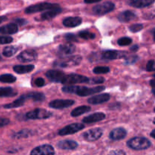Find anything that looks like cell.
Returning a JSON list of instances; mask_svg holds the SVG:
<instances>
[{
	"instance_id": "6da1fadb",
	"label": "cell",
	"mask_w": 155,
	"mask_h": 155,
	"mask_svg": "<svg viewBox=\"0 0 155 155\" xmlns=\"http://www.w3.org/2000/svg\"><path fill=\"white\" fill-rule=\"evenodd\" d=\"M104 89H105V86H104L89 88L86 87V86H79L73 85V86H64L62 87V91L65 93H74L77 94L79 96L83 97L102 92Z\"/></svg>"
},
{
	"instance_id": "7a4b0ae2",
	"label": "cell",
	"mask_w": 155,
	"mask_h": 155,
	"mask_svg": "<svg viewBox=\"0 0 155 155\" xmlns=\"http://www.w3.org/2000/svg\"><path fill=\"white\" fill-rule=\"evenodd\" d=\"M127 146L133 150H145L150 148L151 142L145 137H134L127 142Z\"/></svg>"
},
{
	"instance_id": "3957f363",
	"label": "cell",
	"mask_w": 155,
	"mask_h": 155,
	"mask_svg": "<svg viewBox=\"0 0 155 155\" xmlns=\"http://www.w3.org/2000/svg\"><path fill=\"white\" fill-rule=\"evenodd\" d=\"M89 80H90L89 78L85 77V76L76 74H65L62 78L61 83L64 84L65 86H73L74 84H77V83H89Z\"/></svg>"
},
{
	"instance_id": "277c9868",
	"label": "cell",
	"mask_w": 155,
	"mask_h": 155,
	"mask_svg": "<svg viewBox=\"0 0 155 155\" xmlns=\"http://www.w3.org/2000/svg\"><path fill=\"white\" fill-rule=\"evenodd\" d=\"M25 116L27 119L30 120H43L51 117L52 116V113L46 109L36 108L27 112Z\"/></svg>"
},
{
	"instance_id": "5b68a950",
	"label": "cell",
	"mask_w": 155,
	"mask_h": 155,
	"mask_svg": "<svg viewBox=\"0 0 155 155\" xmlns=\"http://www.w3.org/2000/svg\"><path fill=\"white\" fill-rule=\"evenodd\" d=\"M82 61V57L80 55H74L66 59L57 60L54 62L53 65L54 67H60V68H67V67H72L79 65Z\"/></svg>"
},
{
	"instance_id": "8992f818",
	"label": "cell",
	"mask_w": 155,
	"mask_h": 155,
	"mask_svg": "<svg viewBox=\"0 0 155 155\" xmlns=\"http://www.w3.org/2000/svg\"><path fill=\"white\" fill-rule=\"evenodd\" d=\"M59 7V5L53 4V3L49 2H41L38 4L33 5L29 7H27L25 9V13L27 14H32L36 13V12H42V11H47L49 9Z\"/></svg>"
},
{
	"instance_id": "52a82bcc",
	"label": "cell",
	"mask_w": 155,
	"mask_h": 155,
	"mask_svg": "<svg viewBox=\"0 0 155 155\" xmlns=\"http://www.w3.org/2000/svg\"><path fill=\"white\" fill-rule=\"evenodd\" d=\"M114 8V3L112 2H104L94 6L92 8V12L96 15H104L112 12Z\"/></svg>"
},
{
	"instance_id": "ba28073f",
	"label": "cell",
	"mask_w": 155,
	"mask_h": 155,
	"mask_svg": "<svg viewBox=\"0 0 155 155\" xmlns=\"http://www.w3.org/2000/svg\"><path fill=\"white\" fill-rule=\"evenodd\" d=\"M84 127V125L83 124L75 123V124H71L70 125L66 126L64 128L61 129L58 133L59 136H68V135L74 134V133L83 130Z\"/></svg>"
},
{
	"instance_id": "9c48e42d",
	"label": "cell",
	"mask_w": 155,
	"mask_h": 155,
	"mask_svg": "<svg viewBox=\"0 0 155 155\" xmlns=\"http://www.w3.org/2000/svg\"><path fill=\"white\" fill-rule=\"evenodd\" d=\"M76 51V46L73 43L67 42V43L61 44L58 48L57 54L60 58H65L71 54L74 53Z\"/></svg>"
},
{
	"instance_id": "30bf717a",
	"label": "cell",
	"mask_w": 155,
	"mask_h": 155,
	"mask_svg": "<svg viewBox=\"0 0 155 155\" xmlns=\"http://www.w3.org/2000/svg\"><path fill=\"white\" fill-rule=\"evenodd\" d=\"M37 58V53L36 51L33 49H27L24 50V51H21L18 56H17V59L19 61L24 62H31L35 61Z\"/></svg>"
},
{
	"instance_id": "8fae6325",
	"label": "cell",
	"mask_w": 155,
	"mask_h": 155,
	"mask_svg": "<svg viewBox=\"0 0 155 155\" xmlns=\"http://www.w3.org/2000/svg\"><path fill=\"white\" fill-rule=\"evenodd\" d=\"M103 130L101 128H94L85 132L83 134V138L89 142H94L98 140L102 136Z\"/></svg>"
},
{
	"instance_id": "7c38bea8",
	"label": "cell",
	"mask_w": 155,
	"mask_h": 155,
	"mask_svg": "<svg viewBox=\"0 0 155 155\" xmlns=\"http://www.w3.org/2000/svg\"><path fill=\"white\" fill-rule=\"evenodd\" d=\"M30 155H54V149L50 145H42L33 148Z\"/></svg>"
},
{
	"instance_id": "4fadbf2b",
	"label": "cell",
	"mask_w": 155,
	"mask_h": 155,
	"mask_svg": "<svg viewBox=\"0 0 155 155\" xmlns=\"http://www.w3.org/2000/svg\"><path fill=\"white\" fill-rule=\"evenodd\" d=\"M127 56L125 51H116V50H108L102 53L101 58L104 60H115V59L124 58Z\"/></svg>"
},
{
	"instance_id": "5bb4252c",
	"label": "cell",
	"mask_w": 155,
	"mask_h": 155,
	"mask_svg": "<svg viewBox=\"0 0 155 155\" xmlns=\"http://www.w3.org/2000/svg\"><path fill=\"white\" fill-rule=\"evenodd\" d=\"M75 101L69 99H57L49 103V107L54 109H63L74 105Z\"/></svg>"
},
{
	"instance_id": "9a60e30c",
	"label": "cell",
	"mask_w": 155,
	"mask_h": 155,
	"mask_svg": "<svg viewBox=\"0 0 155 155\" xmlns=\"http://www.w3.org/2000/svg\"><path fill=\"white\" fill-rule=\"evenodd\" d=\"M65 74L61 71L57 70H50L45 73V76L50 81L54 82V83H61L62 78Z\"/></svg>"
},
{
	"instance_id": "2e32d148",
	"label": "cell",
	"mask_w": 155,
	"mask_h": 155,
	"mask_svg": "<svg viewBox=\"0 0 155 155\" xmlns=\"http://www.w3.org/2000/svg\"><path fill=\"white\" fill-rule=\"evenodd\" d=\"M106 116L104 113L97 112V113L92 114L86 116L83 119V122L85 124H92V123L99 122L105 119Z\"/></svg>"
},
{
	"instance_id": "e0dca14e",
	"label": "cell",
	"mask_w": 155,
	"mask_h": 155,
	"mask_svg": "<svg viewBox=\"0 0 155 155\" xmlns=\"http://www.w3.org/2000/svg\"><path fill=\"white\" fill-rule=\"evenodd\" d=\"M127 130L123 128V127H119V128L114 129L110 133L109 137L112 140H121L127 136Z\"/></svg>"
},
{
	"instance_id": "ac0fdd59",
	"label": "cell",
	"mask_w": 155,
	"mask_h": 155,
	"mask_svg": "<svg viewBox=\"0 0 155 155\" xmlns=\"http://www.w3.org/2000/svg\"><path fill=\"white\" fill-rule=\"evenodd\" d=\"M110 96L109 94L104 93L101 94V95H94V96L91 97L88 99V102L89 104H102V103L107 102L110 100Z\"/></svg>"
},
{
	"instance_id": "d6986e66",
	"label": "cell",
	"mask_w": 155,
	"mask_h": 155,
	"mask_svg": "<svg viewBox=\"0 0 155 155\" xmlns=\"http://www.w3.org/2000/svg\"><path fill=\"white\" fill-rule=\"evenodd\" d=\"M18 27L15 23H10L0 27V33L4 35L15 34L18 32Z\"/></svg>"
},
{
	"instance_id": "ffe728a7",
	"label": "cell",
	"mask_w": 155,
	"mask_h": 155,
	"mask_svg": "<svg viewBox=\"0 0 155 155\" xmlns=\"http://www.w3.org/2000/svg\"><path fill=\"white\" fill-rule=\"evenodd\" d=\"M61 11H62V9H61V8H60V6H59V7H57V8H54L49 9V10H47V11H45V12H43V13L41 15L40 18L42 21H45V20L51 19V18H54V17L57 16L58 14H60L61 12Z\"/></svg>"
},
{
	"instance_id": "44dd1931",
	"label": "cell",
	"mask_w": 155,
	"mask_h": 155,
	"mask_svg": "<svg viewBox=\"0 0 155 155\" xmlns=\"http://www.w3.org/2000/svg\"><path fill=\"white\" fill-rule=\"evenodd\" d=\"M81 18L80 17H68L63 20V24L66 27H75L82 24Z\"/></svg>"
},
{
	"instance_id": "7402d4cb",
	"label": "cell",
	"mask_w": 155,
	"mask_h": 155,
	"mask_svg": "<svg viewBox=\"0 0 155 155\" xmlns=\"http://www.w3.org/2000/svg\"><path fill=\"white\" fill-rule=\"evenodd\" d=\"M57 147L63 150H74L78 147V143L73 140H63L57 144Z\"/></svg>"
},
{
	"instance_id": "603a6c76",
	"label": "cell",
	"mask_w": 155,
	"mask_h": 155,
	"mask_svg": "<svg viewBox=\"0 0 155 155\" xmlns=\"http://www.w3.org/2000/svg\"><path fill=\"white\" fill-rule=\"evenodd\" d=\"M136 18V15L134 12L130 10L124 11V12H121L119 15H118V20L120 22H129V21H132V20L135 19Z\"/></svg>"
},
{
	"instance_id": "cb8c5ba5",
	"label": "cell",
	"mask_w": 155,
	"mask_h": 155,
	"mask_svg": "<svg viewBox=\"0 0 155 155\" xmlns=\"http://www.w3.org/2000/svg\"><path fill=\"white\" fill-rule=\"evenodd\" d=\"M154 0H129L128 4L133 7L142 8L153 4Z\"/></svg>"
},
{
	"instance_id": "d4e9b609",
	"label": "cell",
	"mask_w": 155,
	"mask_h": 155,
	"mask_svg": "<svg viewBox=\"0 0 155 155\" xmlns=\"http://www.w3.org/2000/svg\"><path fill=\"white\" fill-rule=\"evenodd\" d=\"M35 68L34 65L28 64V65H15L13 67V70L15 72L18 74H27V73L31 72Z\"/></svg>"
},
{
	"instance_id": "484cf974",
	"label": "cell",
	"mask_w": 155,
	"mask_h": 155,
	"mask_svg": "<svg viewBox=\"0 0 155 155\" xmlns=\"http://www.w3.org/2000/svg\"><path fill=\"white\" fill-rule=\"evenodd\" d=\"M27 99V96H26V95H21V96H20L18 99H16L15 101H14L13 102L11 103V104H5V105H4V108L10 109V108H16V107H21V106L24 105Z\"/></svg>"
},
{
	"instance_id": "4316f807",
	"label": "cell",
	"mask_w": 155,
	"mask_h": 155,
	"mask_svg": "<svg viewBox=\"0 0 155 155\" xmlns=\"http://www.w3.org/2000/svg\"><path fill=\"white\" fill-rule=\"evenodd\" d=\"M90 110L91 107H89V106H80V107H76L75 109H74V110L71 111V115L72 117H79L85 113H87V112H89Z\"/></svg>"
},
{
	"instance_id": "83f0119b",
	"label": "cell",
	"mask_w": 155,
	"mask_h": 155,
	"mask_svg": "<svg viewBox=\"0 0 155 155\" xmlns=\"http://www.w3.org/2000/svg\"><path fill=\"white\" fill-rule=\"evenodd\" d=\"M18 95V92L11 87L0 88V98L2 97H14Z\"/></svg>"
},
{
	"instance_id": "f1b7e54d",
	"label": "cell",
	"mask_w": 155,
	"mask_h": 155,
	"mask_svg": "<svg viewBox=\"0 0 155 155\" xmlns=\"http://www.w3.org/2000/svg\"><path fill=\"white\" fill-rule=\"evenodd\" d=\"M27 99H31L33 101H42L45 99V96L42 92H30L25 94Z\"/></svg>"
},
{
	"instance_id": "f546056e",
	"label": "cell",
	"mask_w": 155,
	"mask_h": 155,
	"mask_svg": "<svg viewBox=\"0 0 155 155\" xmlns=\"http://www.w3.org/2000/svg\"><path fill=\"white\" fill-rule=\"evenodd\" d=\"M18 48L17 47L13 46V45H10V46H6L5 47L4 49L2 51V54L5 57H12L14 54H16V52L18 51Z\"/></svg>"
},
{
	"instance_id": "4dcf8cb0",
	"label": "cell",
	"mask_w": 155,
	"mask_h": 155,
	"mask_svg": "<svg viewBox=\"0 0 155 155\" xmlns=\"http://www.w3.org/2000/svg\"><path fill=\"white\" fill-rule=\"evenodd\" d=\"M33 131L30 130H23L19 131L18 133H15L14 135V137L16 139H22V138H28L30 136H33Z\"/></svg>"
},
{
	"instance_id": "1f68e13d",
	"label": "cell",
	"mask_w": 155,
	"mask_h": 155,
	"mask_svg": "<svg viewBox=\"0 0 155 155\" xmlns=\"http://www.w3.org/2000/svg\"><path fill=\"white\" fill-rule=\"evenodd\" d=\"M16 77L9 74H2L0 76V82L5 83H12L16 81Z\"/></svg>"
},
{
	"instance_id": "d6a6232c",
	"label": "cell",
	"mask_w": 155,
	"mask_h": 155,
	"mask_svg": "<svg viewBox=\"0 0 155 155\" xmlns=\"http://www.w3.org/2000/svg\"><path fill=\"white\" fill-rule=\"evenodd\" d=\"M78 36L80 38L84 39H93L95 38V34L93 33H91L89 30H82V31L79 32Z\"/></svg>"
},
{
	"instance_id": "836d02e7",
	"label": "cell",
	"mask_w": 155,
	"mask_h": 155,
	"mask_svg": "<svg viewBox=\"0 0 155 155\" xmlns=\"http://www.w3.org/2000/svg\"><path fill=\"white\" fill-rule=\"evenodd\" d=\"M110 71V68L107 66H99L95 67L93 69V73L95 74H107Z\"/></svg>"
},
{
	"instance_id": "e575fe53",
	"label": "cell",
	"mask_w": 155,
	"mask_h": 155,
	"mask_svg": "<svg viewBox=\"0 0 155 155\" xmlns=\"http://www.w3.org/2000/svg\"><path fill=\"white\" fill-rule=\"evenodd\" d=\"M132 42H133V39L131 38L124 36V37H121L118 39L117 43L120 46H126V45H130L132 43Z\"/></svg>"
},
{
	"instance_id": "d590c367",
	"label": "cell",
	"mask_w": 155,
	"mask_h": 155,
	"mask_svg": "<svg viewBox=\"0 0 155 155\" xmlns=\"http://www.w3.org/2000/svg\"><path fill=\"white\" fill-rule=\"evenodd\" d=\"M143 25L142 24H134L130 26L129 27V29L133 33H137V32H139L140 30H142L143 29Z\"/></svg>"
},
{
	"instance_id": "8d00e7d4",
	"label": "cell",
	"mask_w": 155,
	"mask_h": 155,
	"mask_svg": "<svg viewBox=\"0 0 155 155\" xmlns=\"http://www.w3.org/2000/svg\"><path fill=\"white\" fill-rule=\"evenodd\" d=\"M13 41V38L10 36H0V44L11 43Z\"/></svg>"
},
{
	"instance_id": "74e56055",
	"label": "cell",
	"mask_w": 155,
	"mask_h": 155,
	"mask_svg": "<svg viewBox=\"0 0 155 155\" xmlns=\"http://www.w3.org/2000/svg\"><path fill=\"white\" fill-rule=\"evenodd\" d=\"M64 38L68 42H77L78 41L77 36L73 33H67L64 35Z\"/></svg>"
},
{
	"instance_id": "f35d334b",
	"label": "cell",
	"mask_w": 155,
	"mask_h": 155,
	"mask_svg": "<svg viewBox=\"0 0 155 155\" xmlns=\"http://www.w3.org/2000/svg\"><path fill=\"white\" fill-rule=\"evenodd\" d=\"M138 59H139V57H138L137 55L130 56V57L127 58L126 59L125 64H133L135 62L137 61Z\"/></svg>"
},
{
	"instance_id": "ab89813d",
	"label": "cell",
	"mask_w": 155,
	"mask_h": 155,
	"mask_svg": "<svg viewBox=\"0 0 155 155\" xmlns=\"http://www.w3.org/2000/svg\"><path fill=\"white\" fill-rule=\"evenodd\" d=\"M104 78L101 77H94V78H92V80H89V82L91 81V83H93V84H101V83H103L104 82Z\"/></svg>"
},
{
	"instance_id": "60d3db41",
	"label": "cell",
	"mask_w": 155,
	"mask_h": 155,
	"mask_svg": "<svg viewBox=\"0 0 155 155\" xmlns=\"http://www.w3.org/2000/svg\"><path fill=\"white\" fill-rule=\"evenodd\" d=\"M146 71H155L154 60H150L147 63Z\"/></svg>"
},
{
	"instance_id": "b9f144b4",
	"label": "cell",
	"mask_w": 155,
	"mask_h": 155,
	"mask_svg": "<svg viewBox=\"0 0 155 155\" xmlns=\"http://www.w3.org/2000/svg\"><path fill=\"white\" fill-rule=\"evenodd\" d=\"M35 85L37 87H42V86H45V80L43 78H41V77H38L34 81Z\"/></svg>"
},
{
	"instance_id": "7bdbcfd3",
	"label": "cell",
	"mask_w": 155,
	"mask_h": 155,
	"mask_svg": "<svg viewBox=\"0 0 155 155\" xmlns=\"http://www.w3.org/2000/svg\"><path fill=\"white\" fill-rule=\"evenodd\" d=\"M107 155H127L126 152H124L123 150H115V151H110Z\"/></svg>"
},
{
	"instance_id": "ee69618b",
	"label": "cell",
	"mask_w": 155,
	"mask_h": 155,
	"mask_svg": "<svg viewBox=\"0 0 155 155\" xmlns=\"http://www.w3.org/2000/svg\"><path fill=\"white\" fill-rule=\"evenodd\" d=\"M9 122H10V120L8 119H7V118L0 117V128L8 125L9 124Z\"/></svg>"
},
{
	"instance_id": "f6af8a7d",
	"label": "cell",
	"mask_w": 155,
	"mask_h": 155,
	"mask_svg": "<svg viewBox=\"0 0 155 155\" xmlns=\"http://www.w3.org/2000/svg\"><path fill=\"white\" fill-rule=\"evenodd\" d=\"M15 22L17 25L18 24H19V25H24V24H27V21L25 19H23V18H17V19L15 20Z\"/></svg>"
},
{
	"instance_id": "bcb514c9",
	"label": "cell",
	"mask_w": 155,
	"mask_h": 155,
	"mask_svg": "<svg viewBox=\"0 0 155 155\" xmlns=\"http://www.w3.org/2000/svg\"><path fill=\"white\" fill-rule=\"evenodd\" d=\"M101 0H84V2L86 4H92V3H95V2H99Z\"/></svg>"
},
{
	"instance_id": "7dc6e473",
	"label": "cell",
	"mask_w": 155,
	"mask_h": 155,
	"mask_svg": "<svg viewBox=\"0 0 155 155\" xmlns=\"http://www.w3.org/2000/svg\"><path fill=\"white\" fill-rule=\"evenodd\" d=\"M138 49H139V46H138L137 45H133V46H132L131 48H130V50H131L132 51H136Z\"/></svg>"
},
{
	"instance_id": "c3c4849f",
	"label": "cell",
	"mask_w": 155,
	"mask_h": 155,
	"mask_svg": "<svg viewBox=\"0 0 155 155\" xmlns=\"http://www.w3.org/2000/svg\"><path fill=\"white\" fill-rule=\"evenodd\" d=\"M6 19H7V18H6V17L0 16V24H1V23H2V22H4V21H5Z\"/></svg>"
},
{
	"instance_id": "681fc988",
	"label": "cell",
	"mask_w": 155,
	"mask_h": 155,
	"mask_svg": "<svg viewBox=\"0 0 155 155\" xmlns=\"http://www.w3.org/2000/svg\"><path fill=\"white\" fill-rule=\"evenodd\" d=\"M150 83H151V86H152V89H154V79H152V80L150 81Z\"/></svg>"
},
{
	"instance_id": "f907efd6",
	"label": "cell",
	"mask_w": 155,
	"mask_h": 155,
	"mask_svg": "<svg viewBox=\"0 0 155 155\" xmlns=\"http://www.w3.org/2000/svg\"><path fill=\"white\" fill-rule=\"evenodd\" d=\"M154 132H155V130H152V132H151V136L152 138H155V136H154Z\"/></svg>"
},
{
	"instance_id": "816d5d0a",
	"label": "cell",
	"mask_w": 155,
	"mask_h": 155,
	"mask_svg": "<svg viewBox=\"0 0 155 155\" xmlns=\"http://www.w3.org/2000/svg\"><path fill=\"white\" fill-rule=\"evenodd\" d=\"M2 60V57H1V56H0V61H1Z\"/></svg>"
}]
</instances>
